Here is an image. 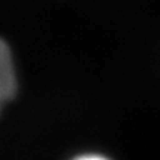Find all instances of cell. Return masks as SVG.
Listing matches in <instances>:
<instances>
[{
	"instance_id": "cell-2",
	"label": "cell",
	"mask_w": 160,
	"mask_h": 160,
	"mask_svg": "<svg viewBox=\"0 0 160 160\" xmlns=\"http://www.w3.org/2000/svg\"><path fill=\"white\" fill-rule=\"evenodd\" d=\"M74 160H108L103 156H98V154H84V156L75 157Z\"/></svg>"
},
{
	"instance_id": "cell-1",
	"label": "cell",
	"mask_w": 160,
	"mask_h": 160,
	"mask_svg": "<svg viewBox=\"0 0 160 160\" xmlns=\"http://www.w3.org/2000/svg\"><path fill=\"white\" fill-rule=\"evenodd\" d=\"M16 81L13 58L7 44L0 38V109L4 102L10 101L16 94Z\"/></svg>"
}]
</instances>
